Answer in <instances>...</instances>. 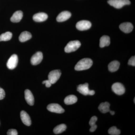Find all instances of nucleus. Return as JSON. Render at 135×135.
I'll list each match as a JSON object with an SVG mask.
<instances>
[{"label": "nucleus", "mask_w": 135, "mask_h": 135, "mask_svg": "<svg viewBox=\"0 0 135 135\" xmlns=\"http://www.w3.org/2000/svg\"><path fill=\"white\" fill-rule=\"evenodd\" d=\"M92 64L93 61L90 59H83L76 64L75 70L78 71L88 70L92 66Z\"/></svg>", "instance_id": "1"}, {"label": "nucleus", "mask_w": 135, "mask_h": 135, "mask_svg": "<svg viewBox=\"0 0 135 135\" xmlns=\"http://www.w3.org/2000/svg\"><path fill=\"white\" fill-rule=\"evenodd\" d=\"M81 43L78 40L73 41L68 43L65 48V51L67 53L74 52L80 47Z\"/></svg>", "instance_id": "2"}, {"label": "nucleus", "mask_w": 135, "mask_h": 135, "mask_svg": "<svg viewBox=\"0 0 135 135\" xmlns=\"http://www.w3.org/2000/svg\"><path fill=\"white\" fill-rule=\"evenodd\" d=\"M108 3L109 5L117 9L121 8L123 6L131 3L129 0H109Z\"/></svg>", "instance_id": "3"}, {"label": "nucleus", "mask_w": 135, "mask_h": 135, "mask_svg": "<svg viewBox=\"0 0 135 135\" xmlns=\"http://www.w3.org/2000/svg\"><path fill=\"white\" fill-rule=\"evenodd\" d=\"M77 90L80 94L84 95H93L95 94L94 90H90L89 89V84L88 83L79 85L77 87Z\"/></svg>", "instance_id": "4"}, {"label": "nucleus", "mask_w": 135, "mask_h": 135, "mask_svg": "<svg viewBox=\"0 0 135 135\" xmlns=\"http://www.w3.org/2000/svg\"><path fill=\"white\" fill-rule=\"evenodd\" d=\"M61 75V72L60 70H53L49 74V80L51 84H55L59 79Z\"/></svg>", "instance_id": "5"}, {"label": "nucleus", "mask_w": 135, "mask_h": 135, "mask_svg": "<svg viewBox=\"0 0 135 135\" xmlns=\"http://www.w3.org/2000/svg\"><path fill=\"white\" fill-rule=\"evenodd\" d=\"M47 109L50 112L57 113H62L65 112L64 109L57 104H50L47 107Z\"/></svg>", "instance_id": "6"}, {"label": "nucleus", "mask_w": 135, "mask_h": 135, "mask_svg": "<svg viewBox=\"0 0 135 135\" xmlns=\"http://www.w3.org/2000/svg\"><path fill=\"white\" fill-rule=\"evenodd\" d=\"M112 90L115 94L118 95H123L125 92V87L120 83H116L113 84Z\"/></svg>", "instance_id": "7"}, {"label": "nucleus", "mask_w": 135, "mask_h": 135, "mask_svg": "<svg viewBox=\"0 0 135 135\" xmlns=\"http://www.w3.org/2000/svg\"><path fill=\"white\" fill-rule=\"evenodd\" d=\"M18 62V57L16 54L12 55L7 63V66L10 70H13L16 67Z\"/></svg>", "instance_id": "8"}, {"label": "nucleus", "mask_w": 135, "mask_h": 135, "mask_svg": "<svg viewBox=\"0 0 135 135\" xmlns=\"http://www.w3.org/2000/svg\"><path fill=\"white\" fill-rule=\"evenodd\" d=\"M90 22L87 20H81L77 22L76 24V28L80 31H85L90 29L91 26Z\"/></svg>", "instance_id": "9"}, {"label": "nucleus", "mask_w": 135, "mask_h": 135, "mask_svg": "<svg viewBox=\"0 0 135 135\" xmlns=\"http://www.w3.org/2000/svg\"><path fill=\"white\" fill-rule=\"evenodd\" d=\"M43 59V55L41 52L38 51L31 58V62L32 64L37 65L41 62Z\"/></svg>", "instance_id": "10"}, {"label": "nucleus", "mask_w": 135, "mask_h": 135, "mask_svg": "<svg viewBox=\"0 0 135 135\" xmlns=\"http://www.w3.org/2000/svg\"><path fill=\"white\" fill-rule=\"evenodd\" d=\"M119 28L123 32L125 33H129L133 31V26L131 23L126 22L122 23L120 25Z\"/></svg>", "instance_id": "11"}, {"label": "nucleus", "mask_w": 135, "mask_h": 135, "mask_svg": "<svg viewBox=\"0 0 135 135\" xmlns=\"http://www.w3.org/2000/svg\"><path fill=\"white\" fill-rule=\"evenodd\" d=\"M21 120L26 126H29L31 124V118L26 112L25 111H21L20 113Z\"/></svg>", "instance_id": "12"}, {"label": "nucleus", "mask_w": 135, "mask_h": 135, "mask_svg": "<svg viewBox=\"0 0 135 135\" xmlns=\"http://www.w3.org/2000/svg\"><path fill=\"white\" fill-rule=\"evenodd\" d=\"M25 99L27 103L32 106L34 103V98L31 92L28 89H26L25 91Z\"/></svg>", "instance_id": "13"}, {"label": "nucleus", "mask_w": 135, "mask_h": 135, "mask_svg": "<svg viewBox=\"0 0 135 135\" xmlns=\"http://www.w3.org/2000/svg\"><path fill=\"white\" fill-rule=\"evenodd\" d=\"M71 12L68 11L61 12L57 17L56 20L58 22H63L66 21L71 17Z\"/></svg>", "instance_id": "14"}, {"label": "nucleus", "mask_w": 135, "mask_h": 135, "mask_svg": "<svg viewBox=\"0 0 135 135\" xmlns=\"http://www.w3.org/2000/svg\"><path fill=\"white\" fill-rule=\"evenodd\" d=\"M48 15L44 12L37 13L33 16V19L36 22H42L47 19Z\"/></svg>", "instance_id": "15"}, {"label": "nucleus", "mask_w": 135, "mask_h": 135, "mask_svg": "<svg viewBox=\"0 0 135 135\" xmlns=\"http://www.w3.org/2000/svg\"><path fill=\"white\" fill-rule=\"evenodd\" d=\"M23 16V13L21 11H18L14 13L11 18V21L14 23H17L21 21Z\"/></svg>", "instance_id": "16"}, {"label": "nucleus", "mask_w": 135, "mask_h": 135, "mask_svg": "<svg viewBox=\"0 0 135 135\" xmlns=\"http://www.w3.org/2000/svg\"><path fill=\"white\" fill-rule=\"evenodd\" d=\"M110 43V38L109 36L104 35L101 37L100 40L99 46L100 47L103 48L105 46H109Z\"/></svg>", "instance_id": "17"}, {"label": "nucleus", "mask_w": 135, "mask_h": 135, "mask_svg": "<svg viewBox=\"0 0 135 135\" xmlns=\"http://www.w3.org/2000/svg\"><path fill=\"white\" fill-rule=\"evenodd\" d=\"M120 63L117 60L112 61L108 65L109 71L111 72H114L119 69Z\"/></svg>", "instance_id": "18"}, {"label": "nucleus", "mask_w": 135, "mask_h": 135, "mask_svg": "<svg viewBox=\"0 0 135 135\" xmlns=\"http://www.w3.org/2000/svg\"><path fill=\"white\" fill-rule=\"evenodd\" d=\"M110 104L108 102L101 103L98 107V109L102 113H105L110 111Z\"/></svg>", "instance_id": "19"}, {"label": "nucleus", "mask_w": 135, "mask_h": 135, "mask_svg": "<svg viewBox=\"0 0 135 135\" xmlns=\"http://www.w3.org/2000/svg\"><path fill=\"white\" fill-rule=\"evenodd\" d=\"M32 35L29 32L24 31L22 32L19 37L20 41L21 42H24L31 38Z\"/></svg>", "instance_id": "20"}, {"label": "nucleus", "mask_w": 135, "mask_h": 135, "mask_svg": "<svg viewBox=\"0 0 135 135\" xmlns=\"http://www.w3.org/2000/svg\"><path fill=\"white\" fill-rule=\"evenodd\" d=\"M77 101V97L74 95L68 96L64 99L65 103L66 105H71L76 103Z\"/></svg>", "instance_id": "21"}, {"label": "nucleus", "mask_w": 135, "mask_h": 135, "mask_svg": "<svg viewBox=\"0 0 135 135\" xmlns=\"http://www.w3.org/2000/svg\"><path fill=\"white\" fill-rule=\"evenodd\" d=\"M66 126L65 124H61L58 125L54 128L53 132L56 134L63 133L66 129Z\"/></svg>", "instance_id": "22"}, {"label": "nucleus", "mask_w": 135, "mask_h": 135, "mask_svg": "<svg viewBox=\"0 0 135 135\" xmlns=\"http://www.w3.org/2000/svg\"><path fill=\"white\" fill-rule=\"evenodd\" d=\"M12 33L9 32H6L5 33L2 34L0 35V41H9L12 38Z\"/></svg>", "instance_id": "23"}, {"label": "nucleus", "mask_w": 135, "mask_h": 135, "mask_svg": "<svg viewBox=\"0 0 135 135\" xmlns=\"http://www.w3.org/2000/svg\"><path fill=\"white\" fill-rule=\"evenodd\" d=\"M108 133L111 135H119L120 134V131L119 129H118L116 127H112L109 129Z\"/></svg>", "instance_id": "24"}, {"label": "nucleus", "mask_w": 135, "mask_h": 135, "mask_svg": "<svg viewBox=\"0 0 135 135\" xmlns=\"http://www.w3.org/2000/svg\"><path fill=\"white\" fill-rule=\"evenodd\" d=\"M98 118L96 116H94L92 117L90 120L89 124L90 126L95 124Z\"/></svg>", "instance_id": "25"}, {"label": "nucleus", "mask_w": 135, "mask_h": 135, "mask_svg": "<svg viewBox=\"0 0 135 135\" xmlns=\"http://www.w3.org/2000/svg\"><path fill=\"white\" fill-rule=\"evenodd\" d=\"M128 64L129 65L134 66H135V56H132L130 59L129 60Z\"/></svg>", "instance_id": "26"}, {"label": "nucleus", "mask_w": 135, "mask_h": 135, "mask_svg": "<svg viewBox=\"0 0 135 135\" xmlns=\"http://www.w3.org/2000/svg\"><path fill=\"white\" fill-rule=\"evenodd\" d=\"M7 134L8 135H17L18 133L16 129H10L8 131Z\"/></svg>", "instance_id": "27"}, {"label": "nucleus", "mask_w": 135, "mask_h": 135, "mask_svg": "<svg viewBox=\"0 0 135 135\" xmlns=\"http://www.w3.org/2000/svg\"><path fill=\"white\" fill-rule=\"evenodd\" d=\"M5 93L4 90L0 88V100L3 99L5 98Z\"/></svg>", "instance_id": "28"}, {"label": "nucleus", "mask_w": 135, "mask_h": 135, "mask_svg": "<svg viewBox=\"0 0 135 135\" xmlns=\"http://www.w3.org/2000/svg\"><path fill=\"white\" fill-rule=\"evenodd\" d=\"M42 84H46V86L47 88H50L51 86V84L49 80H46L42 82Z\"/></svg>", "instance_id": "29"}, {"label": "nucleus", "mask_w": 135, "mask_h": 135, "mask_svg": "<svg viewBox=\"0 0 135 135\" xmlns=\"http://www.w3.org/2000/svg\"><path fill=\"white\" fill-rule=\"evenodd\" d=\"M97 126L96 124L91 126V128H90V131L91 132H94L96 130V129H97Z\"/></svg>", "instance_id": "30"}, {"label": "nucleus", "mask_w": 135, "mask_h": 135, "mask_svg": "<svg viewBox=\"0 0 135 135\" xmlns=\"http://www.w3.org/2000/svg\"><path fill=\"white\" fill-rule=\"evenodd\" d=\"M109 112H110V113L112 115H114V114H115V112H114V111L110 110Z\"/></svg>", "instance_id": "31"}, {"label": "nucleus", "mask_w": 135, "mask_h": 135, "mask_svg": "<svg viewBox=\"0 0 135 135\" xmlns=\"http://www.w3.org/2000/svg\"><path fill=\"white\" fill-rule=\"evenodd\" d=\"M135 98H134V103H135Z\"/></svg>", "instance_id": "32"}]
</instances>
